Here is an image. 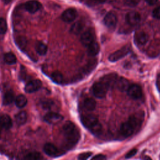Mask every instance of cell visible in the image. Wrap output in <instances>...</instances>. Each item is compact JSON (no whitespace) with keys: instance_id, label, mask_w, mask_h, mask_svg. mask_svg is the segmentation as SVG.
Wrapping results in <instances>:
<instances>
[{"instance_id":"1","label":"cell","mask_w":160,"mask_h":160,"mask_svg":"<svg viewBox=\"0 0 160 160\" xmlns=\"http://www.w3.org/2000/svg\"><path fill=\"white\" fill-rule=\"evenodd\" d=\"M63 134L67 143L70 146L75 145L80 138L79 130L71 121H66L62 127Z\"/></svg>"},{"instance_id":"2","label":"cell","mask_w":160,"mask_h":160,"mask_svg":"<svg viewBox=\"0 0 160 160\" xmlns=\"http://www.w3.org/2000/svg\"><path fill=\"white\" fill-rule=\"evenodd\" d=\"M81 122L92 133L98 135L101 132L102 126L99 122L97 117L94 114H85L81 118Z\"/></svg>"},{"instance_id":"3","label":"cell","mask_w":160,"mask_h":160,"mask_svg":"<svg viewBox=\"0 0 160 160\" xmlns=\"http://www.w3.org/2000/svg\"><path fill=\"white\" fill-rule=\"evenodd\" d=\"M108 88L101 81L96 82L92 86V92L94 96L98 98H103L105 97Z\"/></svg>"},{"instance_id":"4","label":"cell","mask_w":160,"mask_h":160,"mask_svg":"<svg viewBox=\"0 0 160 160\" xmlns=\"http://www.w3.org/2000/svg\"><path fill=\"white\" fill-rule=\"evenodd\" d=\"M130 51V48L129 46L126 45L121 48V49L117 50L116 51L114 52L113 53L111 54L108 58V59L111 62H115L120 59L124 57L127 55Z\"/></svg>"},{"instance_id":"5","label":"cell","mask_w":160,"mask_h":160,"mask_svg":"<svg viewBox=\"0 0 160 160\" xmlns=\"http://www.w3.org/2000/svg\"><path fill=\"white\" fill-rule=\"evenodd\" d=\"M144 119V112L139 111L132 116H131L128 121L132 126L134 130L138 129L142 124Z\"/></svg>"},{"instance_id":"6","label":"cell","mask_w":160,"mask_h":160,"mask_svg":"<svg viewBox=\"0 0 160 160\" xmlns=\"http://www.w3.org/2000/svg\"><path fill=\"white\" fill-rule=\"evenodd\" d=\"M44 119L46 122L51 124H56L63 119V116L55 112H49L44 117Z\"/></svg>"},{"instance_id":"7","label":"cell","mask_w":160,"mask_h":160,"mask_svg":"<svg viewBox=\"0 0 160 160\" xmlns=\"http://www.w3.org/2000/svg\"><path fill=\"white\" fill-rule=\"evenodd\" d=\"M104 25L109 29H114L117 24V17L114 12H109L104 18Z\"/></svg>"},{"instance_id":"8","label":"cell","mask_w":160,"mask_h":160,"mask_svg":"<svg viewBox=\"0 0 160 160\" xmlns=\"http://www.w3.org/2000/svg\"><path fill=\"white\" fill-rule=\"evenodd\" d=\"M128 94L134 99H138L142 96L141 88L138 84H131L127 90Z\"/></svg>"},{"instance_id":"9","label":"cell","mask_w":160,"mask_h":160,"mask_svg":"<svg viewBox=\"0 0 160 160\" xmlns=\"http://www.w3.org/2000/svg\"><path fill=\"white\" fill-rule=\"evenodd\" d=\"M118 79V76L115 74H109L104 76L101 81L102 83H104L108 89L112 88L116 86V81Z\"/></svg>"},{"instance_id":"10","label":"cell","mask_w":160,"mask_h":160,"mask_svg":"<svg viewBox=\"0 0 160 160\" xmlns=\"http://www.w3.org/2000/svg\"><path fill=\"white\" fill-rule=\"evenodd\" d=\"M125 19L128 24L131 26H135L140 22L141 16L136 11H131L126 14Z\"/></svg>"},{"instance_id":"11","label":"cell","mask_w":160,"mask_h":160,"mask_svg":"<svg viewBox=\"0 0 160 160\" xmlns=\"http://www.w3.org/2000/svg\"><path fill=\"white\" fill-rule=\"evenodd\" d=\"M76 16L77 11L74 8H69L62 12L61 18L66 22H71L76 19Z\"/></svg>"},{"instance_id":"12","label":"cell","mask_w":160,"mask_h":160,"mask_svg":"<svg viewBox=\"0 0 160 160\" xmlns=\"http://www.w3.org/2000/svg\"><path fill=\"white\" fill-rule=\"evenodd\" d=\"M80 40L84 46H88L94 41V34L92 31L87 30L81 34Z\"/></svg>"},{"instance_id":"13","label":"cell","mask_w":160,"mask_h":160,"mask_svg":"<svg viewBox=\"0 0 160 160\" xmlns=\"http://www.w3.org/2000/svg\"><path fill=\"white\" fill-rule=\"evenodd\" d=\"M42 86V82L39 79H34L28 82L24 88V90L28 93H32L38 91Z\"/></svg>"},{"instance_id":"14","label":"cell","mask_w":160,"mask_h":160,"mask_svg":"<svg viewBox=\"0 0 160 160\" xmlns=\"http://www.w3.org/2000/svg\"><path fill=\"white\" fill-rule=\"evenodd\" d=\"M24 8L27 11L32 14L41 9V4L37 1L31 0L26 2L24 4Z\"/></svg>"},{"instance_id":"15","label":"cell","mask_w":160,"mask_h":160,"mask_svg":"<svg viewBox=\"0 0 160 160\" xmlns=\"http://www.w3.org/2000/svg\"><path fill=\"white\" fill-rule=\"evenodd\" d=\"M134 129L132 126L127 121L123 122L120 128V132L124 137H129L131 136L134 132Z\"/></svg>"},{"instance_id":"16","label":"cell","mask_w":160,"mask_h":160,"mask_svg":"<svg viewBox=\"0 0 160 160\" xmlns=\"http://www.w3.org/2000/svg\"><path fill=\"white\" fill-rule=\"evenodd\" d=\"M130 85L131 84L127 79L121 77L119 78H118L115 86H116L117 88L121 91H127Z\"/></svg>"},{"instance_id":"17","label":"cell","mask_w":160,"mask_h":160,"mask_svg":"<svg viewBox=\"0 0 160 160\" xmlns=\"http://www.w3.org/2000/svg\"><path fill=\"white\" fill-rule=\"evenodd\" d=\"M134 40L138 44L144 45L147 42L148 40V36L144 31H139L135 34Z\"/></svg>"},{"instance_id":"18","label":"cell","mask_w":160,"mask_h":160,"mask_svg":"<svg viewBox=\"0 0 160 160\" xmlns=\"http://www.w3.org/2000/svg\"><path fill=\"white\" fill-rule=\"evenodd\" d=\"M44 152L50 156H55L58 154V148L52 143H46L44 144V148H43Z\"/></svg>"},{"instance_id":"19","label":"cell","mask_w":160,"mask_h":160,"mask_svg":"<svg viewBox=\"0 0 160 160\" xmlns=\"http://www.w3.org/2000/svg\"><path fill=\"white\" fill-rule=\"evenodd\" d=\"M99 45L98 42L94 41L87 46V52L91 56H95L99 53Z\"/></svg>"},{"instance_id":"20","label":"cell","mask_w":160,"mask_h":160,"mask_svg":"<svg viewBox=\"0 0 160 160\" xmlns=\"http://www.w3.org/2000/svg\"><path fill=\"white\" fill-rule=\"evenodd\" d=\"M0 125L5 129H9L12 126V121L10 117L7 114L2 115L0 117Z\"/></svg>"},{"instance_id":"21","label":"cell","mask_w":160,"mask_h":160,"mask_svg":"<svg viewBox=\"0 0 160 160\" xmlns=\"http://www.w3.org/2000/svg\"><path fill=\"white\" fill-rule=\"evenodd\" d=\"M83 106L86 110L92 111L96 108V102L94 99L91 98H88L84 99L83 102Z\"/></svg>"},{"instance_id":"22","label":"cell","mask_w":160,"mask_h":160,"mask_svg":"<svg viewBox=\"0 0 160 160\" xmlns=\"http://www.w3.org/2000/svg\"><path fill=\"white\" fill-rule=\"evenodd\" d=\"M28 116L25 111H21L18 112L15 116V120L17 124L21 126L24 124L27 121Z\"/></svg>"},{"instance_id":"23","label":"cell","mask_w":160,"mask_h":160,"mask_svg":"<svg viewBox=\"0 0 160 160\" xmlns=\"http://www.w3.org/2000/svg\"><path fill=\"white\" fill-rule=\"evenodd\" d=\"M84 24L81 21H77L74 22L70 28V32L74 34H79L83 29Z\"/></svg>"},{"instance_id":"24","label":"cell","mask_w":160,"mask_h":160,"mask_svg":"<svg viewBox=\"0 0 160 160\" xmlns=\"http://www.w3.org/2000/svg\"><path fill=\"white\" fill-rule=\"evenodd\" d=\"M14 99V94L12 91H7L2 99V104L3 105H8L12 102V101Z\"/></svg>"},{"instance_id":"25","label":"cell","mask_w":160,"mask_h":160,"mask_svg":"<svg viewBox=\"0 0 160 160\" xmlns=\"http://www.w3.org/2000/svg\"><path fill=\"white\" fill-rule=\"evenodd\" d=\"M36 52L39 54V55H41V56H43V55H45L47 52V51H48V47L47 46L43 43L42 42H41V41H39L36 44Z\"/></svg>"},{"instance_id":"26","label":"cell","mask_w":160,"mask_h":160,"mask_svg":"<svg viewBox=\"0 0 160 160\" xmlns=\"http://www.w3.org/2000/svg\"><path fill=\"white\" fill-rule=\"evenodd\" d=\"M27 102H28V101H27L26 98L22 94L18 95L15 99L16 105L19 108H24L26 105Z\"/></svg>"},{"instance_id":"27","label":"cell","mask_w":160,"mask_h":160,"mask_svg":"<svg viewBox=\"0 0 160 160\" xmlns=\"http://www.w3.org/2000/svg\"><path fill=\"white\" fill-rule=\"evenodd\" d=\"M51 78L53 82L57 84H61L63 81V76L59 71H54L51 75Z\"/></svg>"},{"instance_id":"28","label":"cell","mask_w":160,"mask_h":160,"mask_svg":"<svg viewBox=\"0 0 160 160\" xmlns=\"http://www.w3.org/2000/svg\"><path fill=\"white\" fill-rule=\"evenodd\" d=\"M4 61L8 64H13L16 62V57L14 53L9 52L5 54Z\"/></svg>"},{"instance_id":"29","label":"cell","mask_w":160,"mask_h":160,"mask_svg":"<svg viewBox=\"0 0 160 160\" xmlns=\"http://www.w3.org/2000/svg\"><path fill=\"white\" fill-rule=\"evenodd\" d=\"M42 156L40 153L38 152H32L30 153H28L25 157L24 159L27 160H38L40 159H42Z\"/></svg>"},{"instance_id":"30","label":"cell","mask_w":160,"mask_h":160,"mask_svg":"<svg viewBox=\"0 0 160 160\" xmlns=\"http://www.w3.org/2000/svg\"><path fill=\"white\" fill-rule=\"evenodd\" d=\"M16 42L18 45V46L21 49H24L27 45V40L24 37H19L16 39Z\"/></svg>"},{"instance_id":"31","label":"cell","mask_w":160,"mask_h":160,"mask_svg":"<svg viewBox=\"0 0 160 160\" xmlns=\"http://www.w3.org/2000/svg\"><path fill=\"white\" fill-rule=\"evenodd\" d=\"M8 26L6 21L2 18H0V34H5L6 32Z\"/></svg>"},{"instance_id":"32","label":"cell","mask_w":160,"mask_h":160,"mask_svg":"<svg viewBox=\"0 0 160 160\" xmlns=\"http://www.w3.org/2000/svg\"><path fill=\"white\" fill-rule=\"evenodd\" d=\"M140 0H123L124 4L129 7H134L138 4Z\"/></svg>"},{"instance_id":"33","label":"cell","mask_w":160,"mask_h":160,"mask_svg":"<svg viewBox=\"0 0 160 160\" xmlns=\"http://www.w3.org/2000/svg\"><path fill=\"white\" fill-rule=\"evenodd\" d=\"M52 106H53V102L49 99L44 100L42 102V106L44 109H51Z\"/></svg>"},{"instance_id":"34","label":"cell","mask_w":160,"mask_h":160,"mask_svg":"<svg viewBox=\"0 0 160 160\" xmlns=\"http://www.w3.org/2000/svg\"><path fill=\"white\" fill-rule=\"evenodd\" d=\"M106 0H87L86 2L89 6H95L104 3Z\"/></svg>"},{"instance_id":"35","label":"cell","mask_w":160,"mask_h":160,"mask_svg":"<svg viewBox=\"0 0 160 160\" xmlns=\"http://www.w3.org/2000/svg\"><path fill=\"white\" fill-rule=\"evenodd\" d=\"M92 155V152H83L80 154L78 156V159L80 160H84V159H87L88 158H89Z\"/></svg>"},{"instance_id":"36","label":"cell","mask_w":160,"mask_h":160,"mask_svg":"<svg viewBox=\"0 0 160 160\" xmlns=\"http://www.w3.org/2000/svg\"><path fill=\"white\" fill-rule=\"evenodd\" d=\"M152 16L156 19H160V6L156 8L152 11Z\"/></svg>"},{"instance_id":"37","label":"cell","mask_w":160,"mask_h":160,"mask_svg":"<svg viewBox=\"0 0 160 160\" xmlns=\"http://www.w3.org/2000/svg\"><path fill=\"white\" fill-rule=\"evenodd\" d=\"M136 152H137V149H131V151H129L126 154L125 158H130L134 156L136 154Z\"/></svg>"},{"instance_id":"38","label":"cell","mask_w":160,"mask_h":160,"mask_svg":"<svg viewBox=\"0 0 160 160\" xmlns=\"http://www.w3.org/2000/svg\"><path fill=\"white\" fill-rule=\"evenodd\" d=\"M106 159V157L104 154H101L96 155L95 156L92 158V159L93 160H103Z\"/></svg>"},{"instance_id":"39","label":"cell","mask_w":160,"mask_h":160,"mask_svg":"<svg viewBox=\"0 0 160 160\" xmlns=\"http://www.w3.org/2000/svg\"><path fill=\"white\" fill-rule=\"evenodd\" d=\"M145 1L149 5H154L158 1V0H145Z\"/></svg>"},{"instance_id":"40","label":"cell","mask_w":160,"mask_h":160,"mask_svg":"<svg viewBox=\"0 0 160 160\" xmlns=\"http://www.w3.org/2000/svg\"><path fill=\"white\" fill-rule=\"evenodd\" d=\"M2 2L4 3V4H8L12 0H2Z\"/></svg>"},{"instance_id":"41","label":"cell","mask_w":160,"mask_h":160,"mask_svg":"<svg viewBox=\"0 0 160 160\" xmlns=\"http://www.w3.org/2000/svg\"><path fill=\"white\" fill-rule=\"evenodd\" d=\"M1 125H0V133H1Z\"/></svg>"}]
</instances>
